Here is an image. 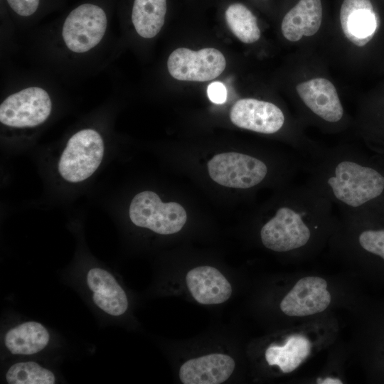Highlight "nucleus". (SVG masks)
Instances as JSON below:
<instances>
[{
	"instance_id": "f257e3e1",
	"label": "nucleus",
	"mask_w": 384,
	"mask_h": 384,
	"mask_svg": "<svg viewBox=\"0 0 384 384\" xmlns=\"http://www.w3.org/2000/svg\"><path fill=\"white\" fill-rule=\"evenodd\" d=\"M306 181L345 218L364 217L384 196V173L353 146L319 147L304 160Z\"/></svg>"
},
{
	"instance_id": "f03ea898",
	"label": "nucleus",
	"mask_w": 384,
	"mask_h": 384,
	"mask_svg": "<svg viewBox=\"0 0 384 384\" xmlns=\"http://www.w3.org/2000/svg\"><path fill=\"white\" fill-rule=\"evenodd\" d=\"M260 231L262 245L277 252L307 247L320 228L331 223L334 206L307 181L285 190Z\"/></svg>"
},
{
	"instance_id": "7ed1b4c3",
	"label": "nucleus",
	"mask_w": 384,
	"mask_h": 384,
	"mask_svg": "<svg viewBox=\"0 0 384 384\" xmlns=\"http://www.w3.org/2000/svg\"><path fill=\"white\" fill-rule=\"evenodd\" d=\"M208 169L209 176L217 183L240 189L260 186L271 170L260 157L239 152L216 154L208 161Z\"/></svg>"
},
{
	"instance_id": "20e7f679",
	"label": "nucleus",
	"mask_w": 384,
	"mask_h": 384,
	"mask_svg": "<svg viewBox=\"0 0 384 384\" xmlns=\"http://www.w3.org/2000/svg\"><path fill=\"white\" fill-rule=\"evenodd\" d=\"M105 146L94 129H82L68 140L58 163V171L66 181L78 183L88 178L102 162Z\"/></svg>"
},
{
	"instance_id": "39448f33",
	"label": "nucleus",
	"mask_w": 384,
	"mask_h": 384,
	"mask_svg": "<svg viewBox=\"0 0 384 384\" xmlns=\"http://www.w3.org/2000/svg\"><path fill=\"white\" fill-rule=\"evenodd\" d=\"M129 215L137 226L161 235H170L181 230L187 215L183 207L176 202L164 203L153 191L137 193L132 200Z\"/></svg>"
},
{
	"instance_id": "423d86ee",
	"label": "nucleus",
	"mask_w": 384,
	"mask_h": 384,
	"mask_svg": "<svg viewBox=\"0 0 384 384\" xmlns=\"http://www.w3.org/2000/svg\"><path fill=\"white\" fill-rule=\"evenodd\" d=\"M107 20L104 9L92 3L74 9L66 17L62 30L67 47L75 53H85L96 46L103 38Z\"/></svg>"
},
{
	"instance_id": "0eeeda50",
	"label": "nucleus",
	"mask_w": 384,
	"mask_h": 384,
	"mask_svg": "<svg viewBox=\"0 0 384 384\" xmlns=\"http://www.w3.org/2000/svg\"><path fill=\"white\" fill-rule=\"evenodd\" d=\"M51 109V100L45 90L28 87L9 95L1 102L0 122L11 127H33L43 123Z\"/></svg>"
},
{
	"instance_id": "6e6552de",
	"label": "nucleus",
	"mask_w": 384,
	"mask_h": 384,
	"mask_svg": "<svg viewBox=\"0 0 384 384\" xmlns=\"http://www.w3.org/2000/svg\"><path fill=\"white\" fill-rule=\"evenodd\" d=\"M226 60L216 48H206L195 51L186 48L174 50L169 55L167 68L170 75L182 81L206 82L219 76Z\"/></svg>"
},
{
	"instance_id": "1a4fd4ad",
	"label": "nucleus",
	"mask_w": 384,
	"mask_h": 384,
	"mask_svg": "<svg viewBox=\"0 0 384 384\" xmlns=\"http://www.w3.org/2000/svg\"><path fill=\"white\" fill-rule=\"evenodd\" d=\"M230 119L240 128L265 134L277 133L286 122L277 105L255 98L238 100L230 110Z\"/></svg>"
},
{
	"instance_id": "9d476101",
	"label": "nucleus",
	"mask_w": 384,
	"mask_h": 384,
	"mask_svg": "<svg viewBox=\"0 0 384 384\" xmlns=\"http://www.w3.org/2000/svg\"><path fill=\"white\" fill-rule=\"evenodd\" d=\"M296 90L306 109L324 122H342L344 110L334 85L327 79L316 78L299 83Z\"/></svg>"
},
{
	"instance_id": "9b49d317",
	"label": "nucleus",
	"mask_w": 384,
	"mask_h": 384,
	"mask_svg": "<svg viewBox=\"0 0 384 384\" xmlns=\"http://www.w3.org/2000/svg\"><path fill=\"white\" fill-rule=\"evenodd\" d=\"M326 281L319 277L300 279L280 303L282 311L290 316H306L324 311L331 302Z\"/></svg>"
},
{
	"instance_id": "f8f14e48",
	"label": "nucleus",
	"mask_w": 384,
	"mask_h": 384,
	"mask_svg": "<svg viewBox=\"0 0 384 384\" xmlns=\"http://www.w3.org/2000/svg\"><path fill=\"white\" fill-rule=\"evenodd\" d=\"M85 279L92 299L100 310L112 316H119L127 311V296L111 272L92 267L87 272Z\"/></svg>"
},
{
	"instance_id": "ddd939ff",
	"label": "nucleus",
	"mask_w": 384,
	"mask_h": 384,
	"mask_svg": "<svg viewBox=\"0 0 384 384\" xmlns=\"http://www.w3.org/2000/svg\"><path fill=\"white\" fill-rule=\"evenodd\" d=\"M340 21L346 37L356 46L363 47L373 38L379 19L370 0H344Z\"/></svg>"
},
{
	"instance_id": "4468645a",
	"label": "nucleus",
	"mask_w": 384,
	"mask_h": 384,
	"mask_svg": "<svg viewBox=\"0 0 384 384\" xmlns=\"http://www.w3.org/2000/svg\"><path fill=\"white\" fill-rule=\"evenodd\" d=\"M235 361L223 353H211L190 359L180 368L183 384H220L227 380L235 369Z\"/></svg>"
},
{
	"instance_id": "2eb2a0df",
	"label": "nucleus",
	"mask_w": 384,
	"mask_h": 384,
	"mask_svg": "<svg viewBox=\"0 0 384 384\" xmlns=\"http://www.w3.org/2000/svg\"><path fill=\"white\" fill-rule=\"evenodd\" d=\"M188 289L194 299L202 304H218L231 296L232 287L216 268L200 266L188 272L186 276Z\"/></svg>"
},
{
	"instance_id": "dca6fc26",
	"label": "nucleus",
	"mask_w": 384,
	"mask_h": 384,
	"mask_svg": "<svg viewBox=\"0 0 384 384\" xmlns=\"http://www.w3.org/2000/svg\"><path fill=\"white\" fill-rule=\"evenodd\" d=\"M322 21L321 0H299L284 16L282 33L289 41L296 42L303 36H311L319 29Z\"/></svg>"
},
{
	"instance_id": "f3484780",
	"label": "nucleus",
	"mask_w": 384,
	"mask_h": 384,
	"mask_svg": "<svg viewBox=\"0 0 384 384\" xmlns=\"http://www.w3.org/2000/svg\"><path fill=\"white\" fill-rule=\"evenodd\" d=\"M50 339V333L44 325L28 321L9 329L4 335V343L13 355L31 356L45 349Z\"/></svg>"
},
{
	"instance_id": "a211bd4d",
	"label": "nucleus",
	"mask_w": 384,
	"mask_h": 384,
	"mask_svg": "<svg viewBox=\"0 0 384 384\" xmlns=\"http://www.w3.org/2000/svg\"><path fill=\"white\" fill-rule=\"evenodd\" d=\"M311 343L304 336L295 334L287 337L284 345H271L265 351L270 366H277L288 373L297 368L310 354Z\"/></svg>"
},
{
	"instance_id": "6ab92c4d",
	"label": "nucleus",
	"mask_w": 384,
	"mask_h": 384,
	"mask_svg": "<svg viewBox=\"0 0 384 384\" xmlns=\"http://www.w3.org/2000/svg\"><path fill=\"white\" fill-rule=\"evenodd\" d=\"M166 0H134L132 21L137 33L146 38L156 36L164 26Z\"/></svg>"
},
{
	"instance_id": "aec40b11",
	"label": "nucleus",
	"mask_w": 384,
	"mask_h": 384,
	"mask_svg": "<svg viewBox=\"0 0 384 384\" xmlns=\"http://www.w3.org/2000/svg\"><path fill=\"white\" fill-rule=\"evenodd\" d=\"M225 16L230 30L240 41L252 43L259 40L260 30L257 18L245 5L240 3L230 5Z\"/></svg>"
},
{
	"instance_id": "412c9836",
	"label": "nucleus",
	"mask_w": 384,
	"mask_h": 384,
	"mask_svg": "<svg viewBox=\"0 0 384 384\" xmlns=\"http://www.w3.org/2000/svg\"><path fill=\"white\" fill-rule=\"evenodd\" d=\"M9 384H53L55 374L34 361H21L12 364L5 375Z\"/></svg>"
},
{
	"instance_id": "4be33fe9",
	"label": "nucleus",
	"mask_w": 384,
	"mask_h": 384,
	"mask_svg": "<svg viewBox=\"0 0 384 384\" xmlns=\"http://www.w3.org/2000/svg\"><path fill=\"white\" fill-rule=\"evenodd\" d=\"M357 243L361 248L384 260V228H366L357 235Z\"/></svg>"
},
{
	"instance_id": "5701e85b",
	"label": "nucleus",
	"mask_w": 384,
	"mask_h": 384,
	"mask_svg": "<svg viewBox=\"0 0 384 384\" xmlns=\"http://www.w3.org/2000/svg\"><path fill=\"white\" fill-rule=\"evenodd\" d=\"M10 8L18 15L28 17L35 14L41 0H6Z\"/></svg>"
},
{
	"instance_id": "b1692460",
	"label": "nucleus",
	"mask_w": 384,
	"mask_h": 384,
	"mask_svg": "<svg viewBox=\"0 0 384 384\" xmlns=\"http://www.w3.org/2000/svg\"><path fill=\"white\" fill-rule=\"evenodd\" d=\"M210 100L215 104H222L227 98L225 86L220 82L210 83L207 90Z\"/></svg>"
},
{
	"instance_id": "393cba45",
	"label": "nucleus",
	"mask_w": 384,
	"mask_h": 384,
	"mask_svg": "<svg viewBox=\"0 0 384 384\" xmlns=\"http://www.w3.org/2000/svg\"><path fill=\"white\" fill-rule=\"evenodd\" d=\"M321 381V382H319V383H324V384H340V383L341 384L342 383V382L340 380L336 379V378H326Z\"/></svg>"
}]
</instances>
